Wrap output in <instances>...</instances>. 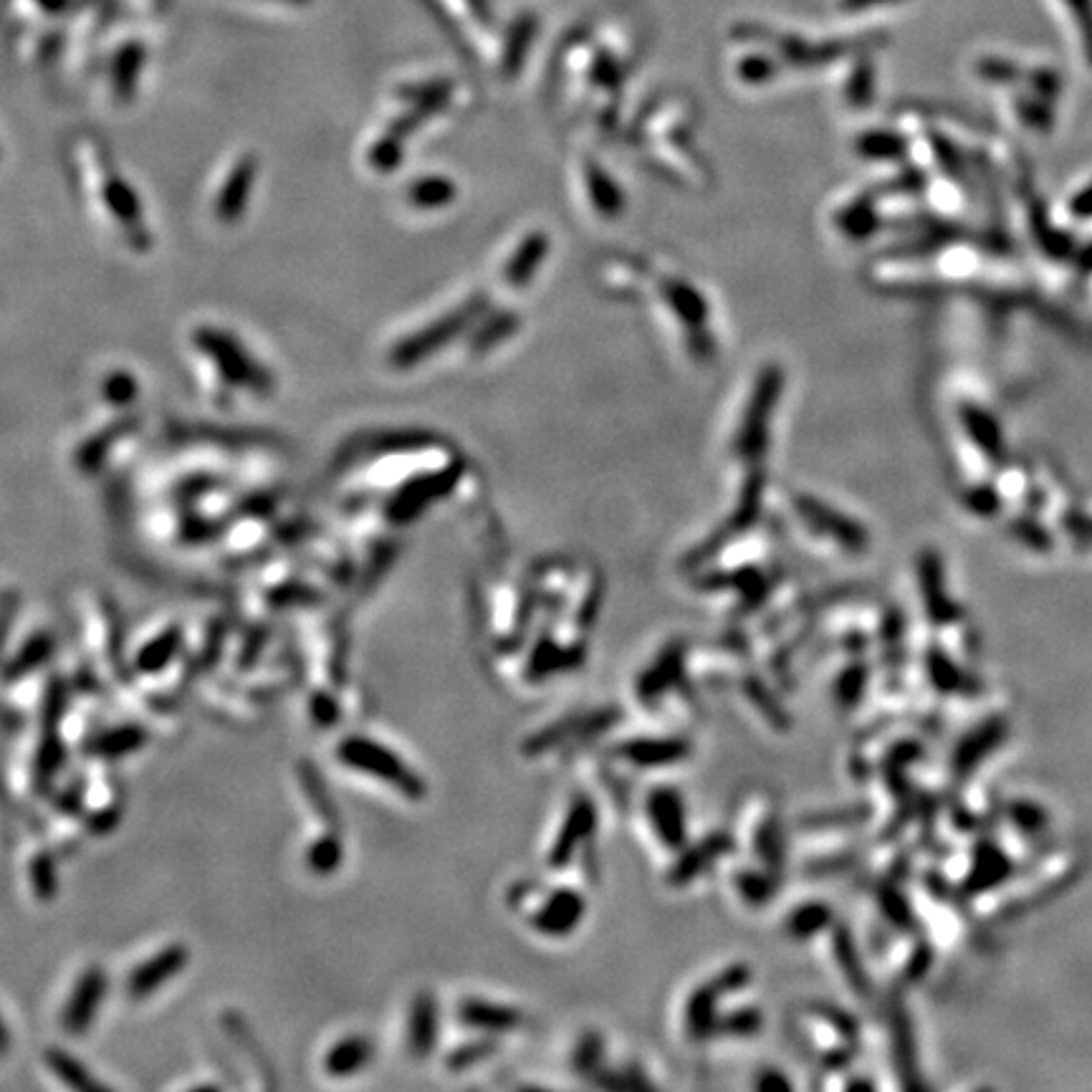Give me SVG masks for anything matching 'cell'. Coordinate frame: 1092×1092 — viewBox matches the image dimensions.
Returning a JSON list of instances; mask_svg holds the SVG:
<instances>
[{
    "instance_id": "6da1fadb",
    "label": "cell",
    "mask_w": 1092,
    "mask_h": 1092,
    "mask_svg": "<svg viewBox=\"0 0 1092 1092\" xmlns=\"http://www.w3.org/2000/svg\"><path fill=\"white\" fill-rule=\"evenodd\" d=\"M339 759L350 763L357 772H364L370 776L393 785L397 792H402L410 799H422L425 797V785L415 772H410V767L400 756L393 754L388 747H380L377 741L370 738H346L339 747Z\"/></svg>"
},
{
    "instance_id": "7a4b0ae2",
    "label": "cell",
    "mask_w": 1092,
    "mask_h": 1092,
    "mask_svg": "<svg viewBox=\"0 0 1092 1092\" xmlns=\"http://www.w3.org/2000/svg\"><path fill=\"white\" fill-rule=\"evenodd\" d=\"M751 981V971L747 966H731L723 974L711 978L709 984L693 991V996L686 1004V1034L691 1039L711 1037L718 1021V999L731 991L747 987Z\"/></svg>"
},
{
    "instance_id": "3957f363",
    "label": "cell",
    "mask_w": 1092,
    "mask_h": 1092,
    "mask_svg": "<svg viewBox=\"0 0 1092 1092\" xmlns=\"http://www.w3.org/2000/svg\"><path fill=\"white\" fill-rule=\"evenodd\" d=\"M1009 738V721L1004 716H989L981 723H976L974 729L966 734L961 741L956 743L951 756V774L956 779H969L974 776L981 763L994 756L996 751L1004 747V741Z\"/></svg>"
},
{
    "instance_id": "277c9868",
    "label": "cell",
    "mask_w": 1092,
    "mask_h": 1092,
    "mask_svg": "<svg viewBox=\"0 0 1092 1092\" xmlns=\"http://www.w3.org/2000/svg\"><path fill=\"white\" fill-rule=\"evenodd\" d=\"M918 584H920V599H924V608L928 620L936 628H949L956 624L964 617L961 604L956 602L946 590V577H944V561L936 552H924L918 559Z\"/></svg>"
},
{
    "instance_id": "5b68a950",
    "label": "cell",
    "mask_w": 1092,
    "mask_h": 1092,
    "mask_svg": "<svg viewBox=\"0 0 1092 1092\" xmlns=\"http://www.w3.org/2000/svg\"><path fill=\"white\" fill-rule=\"evenodd\" d=\"M1016 873L1014 857L994 839H978L971 850V868L964 880L966 895H984L989 890L1001 888Z\"/></svg>"
},
{
    "instance_id": "8992f818",
    "label": "cell",
    "mask_w": 1092,
    "mask_h": 1092,
    "mask_svg": "<svg viewBox=\"0 0 1092 1092\" xmlns=\"http://www.w3.org/2000/svg\"><path fill=\"white\" fill-rule=\"evenodd\" d=\"M587 913V902L574 888H554L552 893L541 898L536 911H532V926L541 936L564 938L574 933V928L582 924Z\"/></svg>"
},
{
    "instance_id": "52a82bcc",
    "label": "cell",
    "mask_w": 1092,
    "mask_h": 1092,
    "mask_svg": "<svg viewBox=\"0 0 1092 1092\" xmlns=\"http://www.w3.org/2000/svg\"><path fill=\"white\" fill-rule=\"evenodd\" d=\"M924 671L928 683H931L933 691H938L940 696L976 698L984 693L981 678H978L974 671H966L961 662L951 658L940 646H928L924 655Z\"/></svg>"
},
{
    "instance_id": "ba28073f",
    "label": "cell",
    "mask_w": 1092,
    "mask_h": 1092,
    "mask_svg": "<svg viewBox=\"0 0 1092 1092\" xmlns=\"http://www.w3.org/2000/svg\"><path fill=\"white\" fill-rule=\"evenodd\" d=\"M646 814H648L650 827H653L655 837L660 839L662 848H668V850L686 848V830H688L686 805H683V797H680L673 787H655L648 797Z\"/></svg>"
},
{
    "instance_id": "9c48e42d",
    "label": "cell",
    "mask_w": 1092,
    "mask_h": 1092,
    "mask_svg": "<svg viewBox=\"0 0 1092 1092\" xmlns=\"http://www.w3.org/2000/svg\"><path fill=\"white\" fill-rule=\"evenodd\" d=\"M781 388V372L776 368L763 370L759 384H756L754 402H751L747 422H743V431L738 435L736 445L738 453H743L747 458L759 456L763 451V438H767V420L772 415V408L776 402Z\"/></svg>"
},
{
    "instance_id": "30bf717a",
    "label": "cell",
    "mask_w": 1092,
    "mask_h": 1092,
    "mask_svg": "<svg viewBox=\"0 0 1092 1092\" xmlns=\"http://www.w3.org/2000/svg\"><path fill=\"white\" fill-rule=\"evenodd\" d=\"M106 994V974L99 966H92L84 974L79 976L74 994L68 996L66 1012H64V1029L68 1034H84L90 1025L97 1016L99 1004L104 1001Z\"/></svg>"
},
{
    "instance_id": "8fae6325",
    "label": "cell",
    "mask_w": 1092,
    "mask_h": 1092,
    "mask_svg": "<svg viewBox=\"0 0 1092 1092\" xmlns=\"http://www.w3.org/2000/svg\"><path fill=\"white\" fill-rule=\"evenodd\" d=\"M797 509H799V514L805 516L807 523H812L817 532L832 536V539H835L842 549H848V552L857 554V552H865V549H868V532H865L857 521L837 514V511L827 509L825 503L814 501V498H810V496L799 498Z\"/></svg>"
},
{
    "instance_id": "7c38bea8",
    "label": "cell",
    "mask_w": 1092,
    "mask_h": 1092,
    "mask_svg": "<svg viewBox=\"0 0 1092 1092\" xmlns=\"http://www.w3.org/2000/svg\"><path fill=\"white\" fill-rule=\"evenodd\" d=\"M612 754H615L617 759L633 763V767L658 769V767H671V763L688 759L691 747H688L686 741H680V738H673V736L671 738L640 736V738H630V741L617 743Z\"/></svg>"
},
{
    "instance_id": "4fadbf2b",
    "label": "cell",
    "mask_w": 1092,
    "mask_h": 1092,
    "mask_svg": "<svg viewBox=\"0 0 1092 1092\" xmlns=\"http://www.w3.org/2000/svg\"><path fill=\"white\" fill-rule=\"evenodd\" d=\"M595 805L587 797H579L572 801L570 814H567L564 825H561L557 839H554L552 852H549V868H561L572 860L579 852V845L590 842L592 832H595Z\"/></svg>"
},
{
    "instance_id": "5bb4252c",
    "label": "cell",
    "mask_w": 1092,
    "mask_h": 1092,
    "mask_svg": "<svg viewBox=\"0 0 1092 1092\" xmlns=\"http://www.w3.org/2000/svg\"><path fill=\"white\" fill-rule=\"evenodd\" d=\"M187 958H191V953H187L185 946H167L165 951L155 953L150 961L137 966L127 981L132 999H147V996H153L162 984H167L170 978L180 974V969H185Z\"/></svg>"
},
{
    "instance_id": "9a60e30c",
    "label": "cell",
    "mask_w": 1092,
    "mask_h": 1092,
    "mask_svg": "<svg viewBox=\"0 0 1092 1092\" xmlns=\"http://www.w3.org/2000/svg\"><path fill=\"white\" fill-rule=\"evenodd\" d=\"M615 718H617L615 711H597V713H590V716H582V718H564L561 723L552 726V729L541 731V734L529 738V743H527L529 749H523V751H527V754H544V751H552V747H561V743L572 741V738L599 734V731L608 729Z\"/></svg>"
},
{
    "instance_id": "2e32d148",
    "label": "cell",
    "mask_w": 1092,
    "mask_h": 1092,
    "mask_svg": "<svg viewBox=\"0 0 1092 1092\" xmlns=\"http://www.w3.org/2000/svg\"><path fill=\"white\" fill-rule=\"evenodd\" d=\"M731 848V839L721 835V832H716V835L700 839L698 845H691V848H683V855L678 857L673 865L671 870V886H686V882L696 880V877L700 873H706V870L711 868L713 862L718 860V857L726 855Z\"/></svg>"
},
{
    "instance_id": "e0dca14e",
    "label": "cell",
    "mask_w": 1092,
    "mask_h": 1092,
    "mask_svg": "<svg viewBox=\"0 0 1092 1092\" xmlns=\"http://www.w3.org/2000/svg\"><path fill=\"white\" fill-rule=\"evenodd\" d=\"M458 1016L463 1025L478 1029V1032H489V1034L511 1032V1029L521 1027V1021H523V1014L519 1012V1009L503 1007V1004H494V1001H483V999H465L463 1004H460Z\"/></svg>"
},
{
    "instance_id": "ac0fdd59",
    "label": "cell",
    "mask_w": 1092,
    "mask_h": 1092,
    "mask_svg": "<svg viewBox=\"0 0 1092 1092\" xmlns=\"http://www.w3.org/2000/svg\"><path fill=\"white\" fill-rule=\"evenodd\" d=\"M435 1039H438V1009L431 994H420L410 1012V1034L408 1045L415 1057L431 1054Z\"/></svg>"
},
{
    "instance_id": "d6986e66",
    "label": "cell",
    "mask_w": 1092,
    "mask_h": 1092,
    "mask_svg": "<svg viewBox=\"0 0 1092 1092\" xmlns=\"http://www.w3.org/2000/svg\"><path fill=\"white\" fill-rule=\"evenodd\" d=\"M372 1059V1045L364 1037H346L332 1047L326 1054L324 1067L332 1077H350L357 1070L368 1067Z\"/></svg>"
},
{
    "instance_id": "ffe728a7",
    "label": "cell",
    "mask_w": 1092,
    "mask_h": 1092,
    "mask_svg": "<svg viewBox=\"0 0 1092 1092\" xmlns=\"http://www.w3.org/2000/svg\"><path fill=\"white\" fill-rule=\"evenodd\" d=\"M1004 814H1007L1009 825L1025 837H1039L1045 835V832H1050L1052 814L1047 812V807L1039 805L1037 799H1009L1007 805H1004Z\"/></svg>"
},
{
    "instance_id": "44dd1931",
    "label": "cell",
    "mask_w": 1092,
    "mask_h": 1092,
    "mask_svg": "<svg viewBox=\"0 0 1092 1092\" xmlns=\"http://www.w3.org/2000/svg\"><path fill=\"white\" fill-rule=\"evenodd\" d=\"M680 675V650L671 648L660 655L653 666L642 673L640 683H637V693L642 700H655L658 696L671 688Z\"/></svg>"
},
{
    "instance_id": "7402d4cb",
    "label": "cell",
    "mask_w": 1092,
    "mask_h": 1092,
    "mask_svg": "<svg viewBox=\"0 0 1092 1092\" xmlns=\"http://www.w3.org/2000/svg\"><path fill=\"white\" fill-rule=\"evenodd\" d=\"M832 926V908L825 902H805L787 918V933L797 940H807Z\"/></svg>"
},
{
    "instance_id": "603a6c76",
    "label": "cell",
    "mask_w": 1092,
    "mask_h": 1092,
    "mask_svg": "<svg viewBox=\"0 0 1092 1092\" xmlns=\"http://www.w3.org/2000/svg\"><path fill=\"white\" fill-rule=\"evenodd\" d=\"M895 1063H898L900 1075L906 1077L908 1088H920L918 1079V1063H915V1045H913V1029L908 1025L906 1014H895Z\"/></svg>"
},
{
    "instance_id": "cb8c5ba5",
    "label": "cell",
    "mask_w": 1092,
    "mask_h": 1092,
    "mask_svg": "<svg viewBox=\"0 0 1092 1092\" xmlns=\"http://www.w3.org/2000/svg\"><path fill=\"white\" fill-rule=\"evenodd\" d=\"M465 319H469V312H460V314H456V317H451L448 321H440V324L435 326V330L418 334V337H415L413 342H410L408 346H402L400 357H397V359H400V362H413V359L428 355V352H431L433 346H438V342H443V339L453 337V334H456L460 326H463Z\"/></svg>"
},
{
    "instance_id": "d4e9b609",
    "label": "cell",
    "mask_w": 1092,
    "mask_h": 1092,
    "mask_svg": "<svg viewBox=\"0 0 1092 1092\" xmlns=\"http://www.w3.org/2000/svg\"><path fill=\"white\" fill-rule=\"evenodd\" d=\"M835 958H837V966L842 969L845 978L850 981V987L857 991V994H868V976H865L862 971V964H860V956H857V949L855 944H852V936L845 928H837L835 933Z\"/></svg>"
},
{
    "instance_id": "484cf974",
    "label": "cell",
    "mask_w": 1092,
    "mask_h": 1092,
    "mask_svg": "<svg viewBox=\"0 0 1092 1092\" xmlns=\"http://www.w3.org/2000/svg\"><path fill=\"white\" fill-rule=\"evenodd\" d=\"M547 249L549 245H547L544 236L529 238V241L519 249V254L511 258V263L507 269L509 283H514V286H523V281H529V276H532L536 266H539L541 256L547 254Z\"/></svg>"
},
{
    "instance_id": "4316f807",
    "label": "cell",
    "mask_w": 1092,
    "mask_h": 1092,
    "mask_svg": "<svg viewBox=\"0 0 1092 1092\" xmlns=\"http://www.w3.org/2000/svg\"><path fill=\"white\" fill-rule=\"evenodd\" d=\"M666 296L671 299L673 309L688 321V324L700 326V321L706 319V306H703V299H700V296L693 292L691 286H683V283H678V281H668Z\"/></svg>"
},
{
    "instance_id": "83f0119b",
    "label": "cell",
    "mask_w": 1092,
    "mask_h": 1092,
    "mask_svg": "<svg viewBox=\"0 0 1092 1092\" xmlns=\"http://www.w3.org/2000/svg\"><path fill=\"white\" fill-rule=\"evenodd\" d=\"M48 1065H52V1070L56 1072V1075L64 1079L66 1085H72V1088H79V1090H97L99 1088V1085L90 1077L86 1067L77 1063L74 1057H68L66 1052H59V1050L48 1052Z\"/></svg>"
},
{
    "instance_id": "f1b7e54d",
    "label": "cell",
    "mask_w": 1092,
    "mask_h": 1092,
    "mask_svg": "<svg viewBox=\"0 0 1092 1092\" xmlns=\"http://www.w3.org/2000/svg\"><path fill=\"white\" fill-rule=\"evenodd\" d=\"M142 741H144L142 731L119 729V731H110V734L99 736L97 741H94V751H97V754H104V756H117V754H127V751H135Z\"/></svg>"
},
{
    "instance_id": "f546056e",
    "label": "cell",
    "mask_w": 1092,
    "mask_h": 1092,
    "mask_svg": "<svg viewBox=\"0 0 1092 1092\" xmlns=\"http://www.w3.org/2000/svg\"><path fill=\"white\" fill-rule=\"evenodd\" d=\"M175 648H178V633L173 630V633L160 635L155 642H150L144 653L137 658V666H140V671H160L173 658Z\"/></svg>"
},
{
    "instance_id": "4dcf8cb0",
    "label": "cell",
    "mask_w": 1092,
    "mask_h": 1092,
    "mask_svg": "<svg viewBox=\"0 0 1092 1092\" xmlns=\"http://www.w3.org/2000/svg\"><path fill=\"white\" fill-rule=\"evenodd\" d=\"M736 890L747 902H763L774 895L772 873L761 875L756 873V870H747V873L736 877Z\"/></svg>"
},
{
    "instance_id": "1f68e13d",
    "label": "cell",
    "mask_w": 1092,
    "mask_h": 1092,
    "mask_svg": "<svg viewBox=\"0 0 1092 1092\" xmlns=\"http://www.w3.org/2000/svg\"><path fill=\"white\" fill-rule=\"evenodd\" d=\"M590 191H592V198H595V205L599 207L602 213H608V216H615L617 211H620V193L615 191V185H612L610 178H604L599 170H592L590 173Z\"/></svg>"
},
{
    "instance_id": "d6a6232c",
    "label": "cell",
    "mask_w": 1092,
    "mask_h": 1092,
    "mask_svg": "<svg viewBox=\"0 0 1092 1092\" xmlns=\"http://www.w3.org/2000/svg\"><path fill=\"white\" fill-rule=\"evenodd\" d=\"M759 1027H761V1014L756 1012V1009H741V1012L731 1014L729 1019L718 1016L713 1034L721 1032V1029H726L723 1034H738V1037H749V1034L759 1032Z\"/></svg>"
},
{
    "instance_id": "836d02e7",
    "label": "cell",
    "mask_w": 1092,
    "mask_h": 1092,
    "mask_svg": "<svg viewBox=\"0 0 1092 1092\" xmlns=\"http://www.w3.org/2000/svg\"><path fill=\"white\" fill-rule=\"evenodd\" d=\"M865 686H868V668H865L862 662H857V666L848 668V671L842 673V678L837 680V698L842 700L845 706L857 703L865 693Z\"/></svg>"
},
{
    "instance_id": "e575fe53",
    "label": "cell",
    "mask_w": 1092,
    "mask_h": 1092,
    "mask_svg": "<svg viewBox=\"0 0 1092 1092\" xmlns=\"http://www.w3.org/2000/svg\"><path fill=\"white\" fill-rule=\"evenodd\" d=\"M1012 534H1014V539H1019L1021 544H1025L1027 549H1034V552H1050L1052 549V536L1047 534L1037 521H1029V519L1014 521Z\"/></svg>"
},
{
    "instance_id": "d590c367",
    "label": "cell",
    "mask_w": 1092,
    "mask_h": 1092,
    "mask_svg": "<svg viewBox=\"0 0 1092 1092\" xmlns=\"http://www.w3.org/2000/svg\"><path fill=\"white\" fill-rule=\"evenodd\" d=\"M339 860H342V850H339L337 839H332V837L319 839V842L312 848V852H309V865H312L317 873H332V870L339 865Z\"/></svg>"
},
{
    "instance_id": "8d00e7d4",
    "label": "cell",
    "mask_w": 1092,
    "mask_h": 1092,
    "mask_svg": "<svg viewBox=\"0 0 1092 1092\" xmlns=\"http://www.w3.org/2000/svg\"><path fill=\"white\" fill-rule=\"evenodd\" d=\"M880 906H882V913H886L895 926H900V928L913 926L911 908H908L906 898H902V895L893 886L880 890Z\"/></svg>"
},
{
    "instance_id": "74e56055",
    "label": "cell",
    "mask_w": 1092,
    "mask_h": 1092,
    "mask_svg": "<svg viewBox=\"0 0 1092 1092\" xmlns=\"http://www.w3.org/2000/svg\"><path fill=\"white\" fill-rule=\"evenodd\" d=\"M448 198H451V185H448V180H422L413 191L415 203L425 207L445 205Z\"/></svg>"
},
{
    "instance_id": "f35d334b",
    "label": "cell",
    "mask_w": 1092,
    "mask_h": 1092,
    "mask_svg": "<svg viewBox=\"0 0 1092 1092\" xmlns=\"http://www.w3.org/2000/svg\"><path fill=\"white\" fill-rule=\"evenodd\" d=\"M966 425H969V431L974 433V438L981 443V448H987V451H999V438H996V428L994 422H991L987 415L976 413V410H971V413H966Z\"/></svg>"
},
{
    "instance_id": "ab89813d",
    "label": "cell",
    "mask_w": 1092,
    "mask_h": 1092,
    "mask_svg": "<svg viewBox=\"0 0 1092 1092\" xmlns=\"http://www.w3.org/2000/svg\"><path fill=\"white\" fill-rule=\"evenodd\" d=\"M900 150H902V142L895 140V137H888V135L862 137V142H860V153L868 157H895V155H900Z\"/></svg>"
},
{
    "instance_id": "60d3db41",
    "label": "cell",
    "mask_w": 1092,
    "mask_h": 1092,
    "mask_svg": "<svg viewBox=\"0 0 1092 1092\" xmlns=\"http://www.w3.org/2000/svg\"><path fill=\"white\" fill-rule=\"evenodd\" d=\"M34 886H36V893L41 895V898H52L54 895V886H56V877H54V865L48 857H36L34 862Z\"/></svg>"
},
{
    "instance_id": "b9f144b4",
    "label": "cell",
    "mask_w": 1092,
    "mask_h": 1092,
    "mask_svg": "<svg viewBox=\"0 0 1092 1092\" xmlns=\"http://www.w3.org/2000/svg\"><path fill=\"white\" fill-rule=\"evenodd\" d=\"M842 229L852 236H865L868 231H873V216L865 207H850L842 216Z\"/></svg>"
},
{
    "instance_id": "7bdbcfd3",
    "label": "cell",
    "mask_w": 1092,
    "mask_h": 1092,
    "mask_svg": "<svg viewBox=\"0 0 1092 1092\" xmlns=\"http://www.w3.org/2000/svg\"><path fill=\"white\" fill-rule=\"evenodd\" d=\"M1065 529L1083 544H1092V516L1085 514H1067Z\"/></svg>"
},
{
    "instance_id": "ee69618b",
    "label": "cell",
    "mask_w": 1092,
    "mask_h": 1092,
    "mask_svg": "<svg viewBox=\"0 0 1092 1092\" xmlns=\"http://www.w3.org/2000/svg\"><path fill=\"white\" fill-rule=\"evenodd\" d=\"M491 1050H494V1045L491 1041H476V1045H469L463 1047V1050L456 1052V1057L451 1059L453 1067H463V1065H471L476 1063V1059L485 1057V1054H491Z\"/></svg>"
},
{
    "instance_id": "f6af8a7d",
    "label": "cell",
    "mask_w": 1092,
    "mask_h": 1092,
    "mask_svg": "<svg viewBox=\"0 0 1092 1092\" xmlns=\"http://www.w3.org/2000/svg\"><path fill=\"white\" fill-rule=\"evenodd\" d=\"M969 509H974L976 514L981 516H994L996 511H999V501H996V496L989 494V491H974V494L969 496Z\"/></svg>"
},
{
    "instance_id": "bcb514c9",
    "label": "cell",
    "mask_w": 1092,
    "mask_h": 1092,
    "mask_svg": "<svg viewBox=\"0 0 1092 1092\" xmlns=\"http://www.w3.org/2000/svg\"><path fill=\"white\" fill-rule=\"evenodd\" d=\"M756 1088H759V1090H774V1088L787 1090V1088H792V1079H787L785 1075H779V1072H776V1070H772V1072L767 1070V1072H761V1077H759V1083H756Z\"/></svg>"
},
{
    "instance_id": "7dc6e473",
    "label": "cell",
    "mask_w": 1092,
    "mask_h": 1092,
    "mask_svg": "<svg viewBox=\"0 0 1092 1092\" xmlns=\"http://www.w3.org/2000/svg\"><path fill=\"white\" fill-rule=\"evenodd\" d=\"M11 1050V1032L8 1027H5V1021L0 1019V1054H5Z\"/></svg>"
},
{
    "instance_id": "c3c4849f",
    "label": "cell",
    "mask_w": 1092,
    "mask_h": 1092,
    "mask_svg": "<svg viewBox=\"0 0 1092 1092\" xmlns=\"http://www.w3.org/2000/svg\"><path fill=\"white\" fill-rule=\"evenodd\" d=\"M299 3H301V0H299Z\"/></svg>"
}]
</instances>
